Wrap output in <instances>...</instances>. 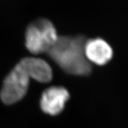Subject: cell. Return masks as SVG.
I'll use <instances>...</instances> for the list:
<instances>
[{
	"label": "cell",
	"instance_id": "1",
	"mask_svg": "<svg viewBox=\"0 0 128 128\" xmlns=\"http://www.w3.org/2000/svg\"><path fill=\"white\" fill-rule=\"evenodd\" d=\"M86 36L83 34L58 36L47 54L65 73L88 76L92 66L84 55Z\"/></svg>",
	"mask_w": 128,
	"mask_h": 128
},
{
	"label": "cell",
	"instance_id": "2",
	"mask_svg": "<svg viewBox=\"0 0 128 128\" xmlns=\"http://www.w3.org/2000/svg\"><path fill=\"white\" fill-rule=\"evenodd\" d=\"M57 30L48 18H39L30 23L26 31V46L31 54L47 53L57 40Z\"/></svg>",
	"mask_w": 128,
	"mask_h": 128
},
{
	"label": "cell",
	"instance_id": "3",
	"mask_svg": "<svg viewBox=\"0 0 128 128\" xmlns=\"http://www.w3.org/2000/svg\"><path fill=\"white\" fill-rule=\"evenodd\" d=\"M29 77L20 63L14 67L3 81L0 98L5 105L18 102L26 96L28 89Z\"/></svg>",
	"mask_w": 128,
	"mask_h": 128
},
{
	"label": "cell",
	"instance_id": "4",
	"mask_svg": "<svg viewBox=\"0 0 128 128\" xmlns=\"http://www.w3.org/2000/svg\"><path fill=\"white\" fill-rule=\"evenodd\" d=\"M70 98V94L63 86H53L43 92L40 106L44 113L57 116L63 110L65 103Z\"/></svg>",
	"mask_w": 128,
	"mask_h": 128
},
{
	"label": "cell",
	"instance_id": "5",
	"mask_svg": "<svg viewBox=\"0 0 128 128\" xmlns=\"http://www.w3.org/2000/svg\"><path fill=\"white\" fill-rule=\"evenodd\" d=\"M84 55L91 62L102 66L111 59L112 50L104 40L96 38L86 40L84 45Z\"/></svg>",
	"mask_w": 128,
	"mask_h": 128
},
{
	"label": "cell",
	"instance_id": "6",
	"mask_svg": "<svg viewBox=\"0 0 128 128\" xmlns=\"http://www.w3.org/2000/svg\"><path fill=\"white\" fill-rule=\"evenodd\" d=\"M19 63L29 77L41 83H49L52 81V70L45 60L33 57H26L21 59Z\"/></svg>",
	"mask_w": 128,
	"mask_h": 128
}]
</instances>
